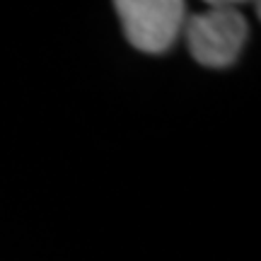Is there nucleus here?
Instances as JSON below:
<instances>
[{
  "mask_svg": "<svg viewBox=\"0 0 261 261\" xmlns=\"http://www.w3.org/2000/svg\"><path fill=\"white\" fill-rule=\"evenodd\" d=\"M189 54L196 63L205 68H227L232 65L244 48L249 24L237 10V3H208L205 12L187 15L184 22Z\"/></svg>",
  "mask_w": 261,
  "mask_h": 261,
  "instance_id": "1",
  "label": "nucleus"
},
{
  "mask_svg": "<svg viewBox=\"0 0 261 261\" xmlns=\"http://www.w3.org/2000/svg\"><path fill=\"white\" fill-rule=\"evenodd\" d=\"M114 8L128 44L143 54H165L187 22L181 0H119Z\"/></svg>",
  "mask_w": 261,
  "mask_h": 261,
  "instance_id": "2",
  "label": "nucleus"
}]
</instances>
